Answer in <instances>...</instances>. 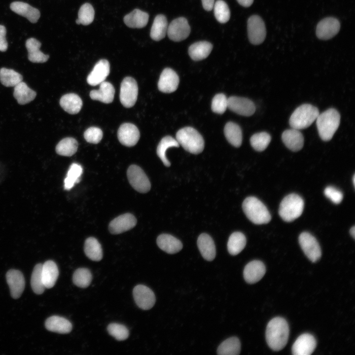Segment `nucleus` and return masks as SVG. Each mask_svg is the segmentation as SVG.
Returning a JSON list of instances; mask_svg holds the SVG:
<instances>
[{
    "label": "nucleus",
    "mask_w": 355,
    "mask_h": 355,
    "mask_svg": "<svg viewBox=\"0 0 355 355\" xmlns=\"http://www.w3.org/2000/svg\"><path fill=\"white\" fill-rule=\"evenodd\" d=\"M6 278L11 296L14 299L19 298L25 287V280L22 273L19 270L11 269L7 272Z\"/></svg>",
    "instance_id": "obj_19"
},
{
    "label": "nucleus",
    "mask_w": 355,
    "mask_h": 355,
    "mask_svg": "<svg viewBox=\"0 0 355 355\" xmlns=\"http://www.w3.org/2000/svg\"><path fill=\"white\" fill-rule=\"evenodd\" d=\"M288 336V325L284 318L276 317L268 322L266 330V340L273 350H282L287 344Z\"/></svg>",
    "instance_id": "obj_1"
},
{
    "label": "nucleus",
    "mask_w": 355,
    "mask_h": 355,
    "mask_svg": "<svg viewBox=\"0 0 355 355\" xmlns=\"http://www.w3.org/2000/svg\"><path fill=\"white\" fill-rule=\"evenodd\" d=\"M353 182L354 185H355V175H354L353 178Z\"/></svg>",
    "instance_id": "obj_56"
},
{
    "label": "nucleus",
    "mask_w": 355,
    "mask_h": 355,
    "mask_svg": "<svg viewBox=\"0 0 355 355\" xmlns=\"http://www.w3.org/2000/svg\"><path fill=\"white\" fill-rule=\"evenodd\" d=\"M133 297L137 306L144 310L150 309L155 303L153 291L147 286L139 284L133 289Z\"/></svg>",
    "instance_id": "obj_12"
},
{
    "label": "nucleus",
    "mask_w": 355,
    "mask_h": 355,
    "mask_svg": "<svg viewBox=\"0 0 355 355\" xmlns=\"http://www.w3.org/2000/svg\"><path fill=\"white\" fill-rule=\"evenodd\" d=\"M266 272L264 263L259 260H253L248 263L244 269L243 275L246 282L254 284L260 280Z\"/></svg>",
    "instance_id": "obj_21"
},
{
    "label": "nucleus",
    "mask_w": 355,
    "mask_h": 355,
    "mask_svg": "<svg viewBox=\"0 0 355 355\" xmlns=\"http://www.w3.org/2000/svg\"><path fill=\"white\" fill-rule=\"evenodd\" d=\"M214 14L216 19L220 23H225L230 17V12L227 3L222 0H216L213 5Z\"/></svg>",
    "instance_id": "obj_47"
},
{
    "label": "nucleus",
    "mask_w": 355,
    "mask_h": 355,
    "mask_svg": "<svg viewBox=\"0 0 355 355\" xmlns=\"http://www.w3.org/2000/svg\"><path fill=\"white\" fill-rule=\"evenodd\" d=\"M242 208L248 218L254 224H266L271 219L267 207L255 197L249 196L246 198L243 203Z\"/></svg>",
    "instance_id": "obj_3"
},
{
    "label": "nucleus",
    "mask_w": 355,
    "mask_h": 355,
    "mask_svg": "<svg viewBox=\"0 0 355 355\" xmlns=\"http://www.w3.org/2000/svg\"><path fill=\"white\" fill-rule=\"evenodd\" d=\"M127 175L130 184L134 189L140 193L149 191L151 187L149 180L139 166L131 165L127 170Z\"/></svg>",
    "instance_id": "obj_7"
},
{
    "label": "nucleus",
    "mask_w": 355,
    "mask_h": 355,
    "mask_svg": "<svg viewBox=\"0 0 355 355\" xmlns=\"http://www.w3.org/2000/svg\"><path fill=\"white\" fill-rule=\"evenodd\" d=\"M285 145L293 151L301 150L304 145V137L299 130L291 128L285 130L282 135Z\"/></svg>",
    "instance_id": "obj_22"
},
{
    "label": "nucleus",
    "mask_w": 355,
    "mask_h": 355,
    "mask_svg": "<svg viewBox=\"0 0 355 355\" xmlns=\"http://www.w3.org/2000/svg\"><path fill=\"white\" fill-rule=\"evenodd\" d=\"M45 326L47 330L60 334L69 333L72 329V325L69 320L57 316L48 318L45 321Z\"/></svg>",
    "instance_id": "obj_26"
},
{
    "label": "nucleus",
    "mask_w": 355,
    "mask_h": 355,
    "mask_svg": "<svg viewBox=\"0 0 355 355\" xmlns=\"http://www.w3.org/2000/svg\"><path fill=\"white\" fill-rule=\"evenodd\" d=\"M149 15L140 9H135L124 17L125 24L132 28H142L145 27L148 21Z\"/></svg>",
    "instance_id": "obj_32"
},
{
    "label": "nucleus",
    "mask_w": 355,
    "mask_h": 355,
    "mask_svg": "<svg viewBox=\"0 0 355 355\" xmlns=\"http://www.w3.org/2000/svg\"><path fill=\"white\" fill-rule=\"evenodd\" d=\"M95 12L92 5L88 3H85L80 8L78 18L76 20L77 24L88 25L91 24L94 18Z\"/></svg>",
    "instance_id": "obj_46"
},
{
    "label": "nucleus",
    "mask_w": 355,
    "mask_h": 355,
    "mask_svg": "<svg viewBox=\"0 0 355 355\" xmlns=\"http://www.w3.org/2000/svg\"><path fill=\"white\" fill-rule=\"evenodd\" d=\"M228 106V98L222 93L216 94L212 101V111L217 114H223Z\"/></svg>",
    "instance_id": "obj_49"
},
{
    "label": "nucleus",
    "mask_w": 355,
    "mask_h": 355,
    "mask_svg": "<svg viewBox=\"0 0 355 355\" xmlns=\"http://www.w3.org/2000/svg\"><path fill=\"white\" fill-rule=\"evenodd\" d=\"M316 347L315 337L309 333L300 335L293 343L292 353L294 355H310Z\"/></svg>",
    "instance_id": "obj_15"
},
{
    "label": "nucleus",
    "mask_w": 355,
    "mask_h": 355,
    "mask_svg": "<svg viewBox=\"0 0 355 355\" xmlns=\"http://www.w3.org/2000/svg\"><path fill=\"white\" fill-rule=\"evenodd\" d=\"M86 255L93 261H100L103 257V250L101 244L95 238H87L84 243Z\"/></svg>",
    "instance_id": "obj_36"
},
{
    "label": "nucleus",
    "mask_w": 355,
    "mask_h": 355,
    "mask_svg": "<svg viewBox=\"0 0 355 355\" xmlns=\"http://www.w3.org/2000/svg\"><path fill=\"white\" fill-rule=\"evenodd\" d=\"M300 246L306 256L313 262L321 257V251L316 239L309 232H302L299 237Z\"/></svg>",
    "instance_id": "obj_10"
},
{
    "label": "nucleus",
    "mask_w": 355,
    "mask_h": 355,
    "mask_svg": "<svg viewBox=\"0 0 355 355\" xmlns=\"http://www.w3.org/2000/svg\"><path fill=\"white\" fill-rule=\"evenodd\" d=\"M42 278L45 288L52 287L55 284L59 276V270L56 264L52 260H48L42 264Z\"/></svg>",
    "instance_id": "obj_28"
},
{
    "label": "nucleus",
    "mask_w": 355,
    "mask_h": 355,
    "mask_svg": "<svg viewBox=\"0 0 355 355\" xmlns=\"http://www.w3.org/2000/svg\"><path fill=\"white\" fill-rule=\"evenodd\" d=\"M28 52V59L33 63H44L49 59V55L43 54L40 50L41 43L35 38H30L26 41Z\"/></svg>",
    "instance_id": "obj_29"
},
{
    "label": "nucleus",
    "mask_w": 355,
    "mask_h": 355,
    "mask_svg": "<svg viewBox=\"0 0 355 355\" xmlns=\"http://www.w3.org/2000/svg\"><path fill=\"white\" fill-rule=\"evenodd\" d=\"M213 49V45L206 41H201L191 44L188 48V54L194 61H200L206 58Z\"/></svg>",
    "instance_id": "obj_31"
},
{
    "label": "nucleus",
    "mask_w": 355,
    "mask_h": 355,
    "mask_svg": "<svg viewBox=\"0 0 355 355\" xmlns=\"http://www.w3.org/2000/svg\"><path fill=\"white\" fill-rule=\"evenodd\" d=\"M190 33V28L187 19L179 17L173 20L168 25L167 35L174 41H180L186 39Z\"/></svg>",
    "instance_id": "obj_11"
},
{
    "label": "nucleus",
    "mask_w": 355,
    "mask_h": 355,
    "mask_svg": "<svg viewBox=\"0 0 355 355\" xmlns=\"http://www.w3.org/2000/svg\"><path fill=\"white\" fill-rule=\"evenodd\" d=\"M92 279L91 272L89 269L85 268L76 269L72 276L73 284L81 288L88 287L91 282Z\"/></svg>",
    "instance_id": "obj_43"
},
{
    "label": "nucleus",
    "mask_w": 355,
    "mask_h": 355,
    "mask_svg": "<svg viewBox=\"0 0 355 355\" xmlns=\"http://www.w3.org/2000/svg\"><path fill=\"white\" fill-rule=\"evenodd\" d=\"M227 107L243 116H249L255 111V106L250 100L244 97L231 96L228 98Z\"/></svg>",
    "instance_id": "obj_13"
},
{
    "label": "nucleus",
    "mask_w": 355,
    "mask_h": 355,
    "mask_svg": "<svg viewBox=\"0 0 355 355\" xmlns=\"http://www.w3.org/2000/svg\"><path fill=\"white\" fill-rule=\"evenodd\" d=\"M6 30L5 27L0 25V51H5L8 47V43L6 40Z\"/></svg>",
    "instance_id": "obj_52"
},
{
    "label": "nucleus",
    "mask_w": 355,
    "mask_h": 355,
    "mask_svg": "<svg viewBox=\"0 0 355 355\" xmlns=\"http://www.w3.org/2000/svg\"><path fill=\"white\" fill-rule=\"evenodd\" d=\"M13 96L19 104L25 105L34 100L36 93L22 81L14 86Z\"/></svg>",
    "instance_id": "obj_33"
},
{
    "label": "nucleus",
    "mask_w": 355,
    "mask_h": 355,
    "mask_svg": "<svg viewBox=\"0 0 355 355\" xmlns=\"http://www.w3.org/2000/svg\"><path fill=\"white\" fill-rule=\"evenodd\" d=\"M179 146V144L177 140L171 136H167L161 139L157 147V154L165 166L169 167L171 165L166 156L167 149Z\"/></svg>",
    "instance_id": "obj_39"
},
{
    "label": "nucleus",
    "mask_w": 355,
    "mask_h": 355,
    "mask_svg": "<svg viewBox=\"0 0 355 355\" xmlns=\"http://www.w3.org/2000/svg\"><path fill=\"white\" fill-rule=\"evenodd\" d=\"M304 206V201L299 195L294 193L290 194L281 201L279 213L284 221L291 222L301 215Z\"/></svg>",
    "instance_id": "obj_6"
},
{
    "label": "nucleus",
    "mask_w": 355,
    "mask_h": 355,
    "mask_svg": "<svg viewBox=\"0 0 355 355\" xmlns=\"http://www.w3.org/2000/svg\"><path fill=\"white\" fill-rule=\"evenodd\" d=\"M197 245L203 257L208 261L214 259L216 255L214 243L207 234H201L197 240Z\"/></svg>",
    "instance_id": "obj_24"
},
{
    "label": "nucleus",
    "mask_w": 355,
    "mask_h": 355,
    "mask_svg": "<svg viewBox=\"0 0 355 355\" xmlns=\"http://www.w3.org/2000/svg\"><path fill=\"white\" fill-rule=\"evenodd\" d=\"M241 351V343L236 337H232L222 342L218 346L217 353L219 355H238Z\"/></svg>",
    "instance_id": "obj_37"
},
{
    "label": "nucleus",
    "mask_w": 355,
    "mask_h": 355,
    "mask_svg": "<svg viewBox=\"0 0 355 355\" xmlns=\"http://www.w3.org/2000/svg\"><path fill=\"white\" fill-rule=\"evenodd\" d=\"M316 120L320 138L324 141H328L339 127L340 115L336 109L331 108L319 114Z\"/></svg>",
    "instance_id": "obj_2"
},
{
    "label": "nucleus",
    "mask_w": 355,
    "mask_h": 355,
    "mask_svg": "<svg viewBox=\"0 0 355 355\" xmlns=\"http://www.w3.org/2000/svg\"><path fill=\"white\" fill-rule=\"evenodd\" d=\"M168 27L166 17L162 14L157 15L151 28V38L155 41H159L164 38L167 33Z\"/></svg>",
    "instance_id": "obj_34"
},
{
    "label": "nucleus",
    "mask_w": 355,
    "mask_h": 355,
    "mask_svg": "<svg viewBox=\"0 0 355 355\" xmlns=\"http://www.w3.org/2000/svg\"><path fill=\"white\" fill-rule=\"evenodd\" d=\"M78 142L73 138H66L60 141L56 146V151L60 155L71 156L77 151Z\"/></svg>",
    "instance_id": "obj_40"
},
{
    "label": "nucleus",
    "mask_w": 355,
    "mask_h": 355,
    "mask_svg": "<svg viewBox=\"0 0 355 355\" xmlns=\"http://www.w3.org/2000/svg\"><path fill=\"white\" fill-rule=\"evenodd\" d=\"M98 90H92L90 97L92 100L99 101L106 104L111 103L114 99L115 90L109 82L103 81L100 84Z\"/></svg>",
    "instance_id": "obj_25"
},
{
    "label": "nucleus",
    "mask_w": 355,
    "mask_h": 355,
    "mask_svg": "<svg viewBox=\"0 0 355 355\" xmlns=\"http://www.w3.org/2000/svg\"><path fill=\"white\" fill-rule=\"evenodd\" d=\"M42 266L41 263L36 264L33 271L31 284L33 290L37 294H42L45 288L42 278Z\"/></svg>",
    "instance_id": "obj_45"
},
{
    "label": "nucleus",
    "mask_w": 355,
    "mask_h": 355,
    "mask_svg": "<svg viewBox=\"0 0 355 355\" xmlns=\"http://www.w3.org/2000/svg\"><path fill=\"white\" fill-rule=\"evenodd\" d=\"M324 194L327 198L336 204L340 203L343 198L342 192L332 186L326 187L324 189Z\"/></svg>",
    "instance_id": "obj_51"
},
{
    "label": "nucleus",
    "mask_w": 355,
    "mask_h": 355,
    "mask_svg": "<svg viewBox=\"0 0 355 355\" xmlns=\"http://www.w3.org/2000/svg\"><path fill=\"white\" fill-rule=\"evenodd\" d=\"M83 169L81 165L73 163L70 167L64 180V188L70 190L74 185L79 182Z\"/></svg>",
    "instance_id": "obj_42"
},
{
    "label": "nucleus",
    "mask_w": 355,
    "mask_h": 355,
    "mask_svg": "<svg viewBox=\"0 0 355 355\" xmlns=\"http://www.w3.org/2000/svg\"><path fill=\"white\" fill-rule=\"evenodd\" d=\"M103 132L101 129L96 127L88 128L84 133L85 140L92 143H98L103 138Z\"/></svg>",
    "instance_id": "obj_50"
},
{
    "label": "nucleus",
    "mask_w": 355,
    "mask_h": 355,
    "mask_svg": "<svg viewBox=\"0 0 355 355\" xmlns=\"http://www.w3.org/2000/svg\"><path fill=\"white\" fill-rule=\"evenodd\" d=\"M248 37L251 43L261 44L264 40L266 30L264 21L258 15L251 16L248 20Z\"/></svg>",
    "instance_id": "obj_9"
},
{
    "label": "nucleus",
    "mask_w": 355,
    "mask_h": 355,
    "mask_svg": "<svg viewBox=\"0 0 355 355\" xmlns=\"http://www.w3.org/2000/svg\"><path fill=\"white\" fill-rule=\"evenodd\" d=\"M137 224L136 217L131 213H125L113 219L109 223L108 229L113 234H118L129 230Z\"/></svg>",
    "instance_id": "obj_18"
},
{
    "label": "nucleus",
    "mask_w": 355,
    "mask_h": 355,
    "mask_svg": "<svg viewBox=\"0 0 355 355\" xmlns=\"http://www.w3.org/2000/svg\"><path fill=\"white\" fill-rule=\"evenodd\" d=\"M238 2L243 6L249 7L253 3V0H237Z\"/></svg>",
    "instance_id": "obj_54"
},
{
    "label": "nucleus",
    "mask_w": 355,
    "mask_h": 355,
    "mask_svg": "<svg viewBox=\"0 0 355 355\" xmlns=\"http://www.w3.org/2000/svg\"><path fill=\"white\" fill-rule=\"evenodd\" d=\"M224 135L228 142L235 147H239L242 142V132L240 127L233 122H228L225 125Z\"/></svg>",
    "instance_id": "obj_35"
},
{
    "label": "nucleus",
    "mask_w": 355,
    "mask_h": 355,
    "mask_svg": "<svg viewBox=\"0 0 355 355\" xmlns=\"http://www.w3.org/2000/svg\"><path fill=\"white\" fill-rule=\"evenodd\" d=\"M117 137L121 144L126 146H132L138 142L140 134L135 125L126 123L122 124L119 128Z\"/></svg>",
    "instance_id": "obj_16"
},
{
    "label": "nucleus",
    "mask_w": 355,
    "mask_h": 355,
    "mask_svg": "<svg viewBox=\"0 0 355 355\" xmlns=\"http://www.w3.org/2000/svg\"><path fill=\"white\" fill-rule=\"evenodd\" d=\"M246 238L240 232L233 233L229 238L227 249L229 253L232 255L239 254L244 248L246 245Z\"/></svg>",
    "instance_id": "obj_38"
},
{
    "label": "nucleus",
    "mask_w": 355,
    "mask_h": 355,
    "mask_svg": "<svg viewBox=\"0 0 355 355\" xmlns=\"http://www.w3.org/2000/svg\"><path fill=\"white\" fill-rule=\"evenodd\" d=\"M108 333L117 340L123 341L126 339L129 336V330L124 325L111 323L107 327Z\"/></svg>",
    "instance_id": "obj_48"
},
{
    "label": "nucleus",
    "mask_w": 355,
    "mask_h": 355,
    "mask_svg": "<svg viewBox=\"0 0 355 355\" xmlns=\"http://www.w3.org/2000/svg\"><path fill=\"white\" fill-rule=\"evenodd\" d=\"M110 72V65L108 61L102 59L98 61L87 78L88 83L96 86L104 81Z\"/></svg>",
    "instance_id": "obj_20"
},
{
    "label": "nucleus",
    "mask_w": 355,
    "mask_h": 355,
    "mask_svg": "<svg viewBox=\"0 0 355 355\" xmlns=\"http://www.w3.org/2000/svg\"><path fill=\"white\" fill-rule=\"evenodd\" d=\"M320 114L318 108L308 104L296 108L291 115L289 123L291 128L301 130L309 127Z\"/></svg>",
    "instance_id": "obj_5"
},
{
    "label": "nucleus",
    "mask_w": 355,
    "mask_h": 355,
    "mask_svg": "<svg viewBox=\"0 0 355 355\" xmlns=\"http://www.w3.org/2000/svg\"><path fill=\"white\" fill-rule=\"evenodd\" d=\"M60 105L66 112L74 114L80 111L82 106V101L77 94L69 93L61 97Z\"/></svg>",
    "instance_id": "obj_30"
},
{
    "label": "nucleus",
    "mask_w": 355,
    "mask_h": 355,
    "mask_svg": "<svg viewBox=\"0 0 355 355\" xmlns=\"http://www.w3.org/2000/svg\"><path fill=\"white\" fill-rule=\"evenodd\" d=\"M179 82V77L177 73L170 68H166L160 74L158 88L162 92L171 93L177 89Z\"/></svg>",
    "instance_id": "obj_17"
},
{
    "label": "nucleus",
    "mask_w": 355,
    "mask_h": 355,
    "mask_svg": "<svg viewBox=\"0 0 355 355\" xmlns=\"http://www.w3.org/2000/svg\"><path fill=\"white\" fill-rule=\"evenodd\" d=\"M351 235L355 239V226H353L350 230Z\"/></svg>",
    "instance_id": "obj_55"
},
{
    "label": "nucleus",
    "mask_w": 355,
    "mask_h": 355,
    "mask_svg": "<svg viewBox=\"0 0 355 355\" xmlns=\"http://www.w3.org/2000/svg\"><path fill=\"white\" fill-rule=\"evenodd\" d=\"M203 7L206 11H211L213 9L214 3V0H202Z\"/></svg>",
    "instance_id": "obj_53"
},
{
    "label": "nucleus",
    "mask_w": 355,
    "mask_h": 355,
    "mask_svg": "<svg viewBox=\"0 0 355 355\" xmlns=\"http://www.w3.org/2000/svg\"><path fill=\"white\" fill-rule=\"evenodd\" d=\"M138 94V87L135 79L126 77L122 80L120 90V101L122 105L127 108L133 106L136 103Z\"/></svg>",
    "instance_id": "obj_8"
},
{
    "label": "nucleus",
    "mask_w": 355,
    "mask_h": 355,
    "mask_svg": "<svg viewBox=\"0 0 355 355\" xmlns=\"http://www.w3.org/2000/svg\"><path fill=\"white\" fill-rule=\"evenodd\" d=\"M10 8L15 13L27 18L32 23L37 22L40 17L39 11L22 1H14L10 4Z\"/></svg>",
    "instance_id": "obj_23"
},
{
    "label": "nucleus",
    "mask_w": 355,
    "mask_h": 355,
    "mask_svg": "<svg viewBox=\"0 0 355 355\" xmlns=\"http://www.w3.org/2000/svg\"><path fill=\"white\" fill-rule=\"evenodd\" d=\"M22 80V75L12 69L5 68L0 69V81L6 87H14Z\"/></svg>",
    "instance_id": "obj_41"
},
{
    "label": "nucleus",
    "mask_w": 355,
    "mask_h": 355,
    "mask_svg": "<svg viewBox=\"0 0 355 355\" xmlns=\"http://www.w3.org/2000/svg\"><path fill=\"white\" fill-rule=\"evenodd\" d=\"M179 145L187 151L195 154L202 152L204 141L201 134L194 128L186 127L179 130L176 139Z\"/></svg>",
    "instance_id": "obj_4"
},
{
    "label": "nucleus",
    "mask_w": 355,
    "mask_h": 355,
    "mask_svg": "<svg viewBox=\"0 0 355 355\" xmlns=\"http://www.w3.org/2000/svg\"><path fill=\"white\" fill-rule=\"evenodd\" d=\"M271 136L266 132L254 134L250 138V143L254 149L257 151L264 150L271 142Z\"/></svg>",
    "instance_id": "obj_44"
},
{
    "label": "nucleus",
    "mask_w": 355,
    "mask_h": 355,
    "mask_svg": "<svg viewBox=\"0 0 355 355\" xmlns=\"http://www.w3.org/2000/svg\"><path fill=\"white\" fill-rule=\"evenodd\" d=\"M157 244L160 249L169 254L176 253L182 248V244L178 239L167 234L158 237Z\"/></svg>",
    "instance_id": "obj_27"
},
{
    "label": "nucleus",
    "mask_w": 355,
    "mask_h": 355,
    "mask_svg": "<svg viewBox=\"0 0 355 355\" xmlns=\"http://www.w3.org/2000/svg\"><path fill=\"white\" fill-rule=\"evenodd\" d=\"M340 28V24L337 19L331 17H326L318 24L316 35L320 39H329L338 33Z\"/></svg>",
    "instance_id": "obj_14"
}]
</instances>
